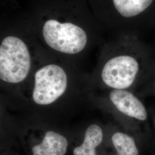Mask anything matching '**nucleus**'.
<instances>
[{"label":"nucleus","instance_id":"1","mask_svg":"<svg viewBox=\"0 0 155 155\" xmlns=\"http://www.w3.org/2000/svg\"><path fill=\"white\" fill-rule=\"evenodd\" d=\"M155 58V45L143 38L130 36L121 52L113 54L104 63L99 85L104 90H129L134 92L147 74Z\"/></svg>","mask_w":155,"mask_h":155},{"label":"nucleus","instance_id":"2","mask_svg":"<svg viewBox=\"0 0 155 155\" xmlns=\"http://www.w3.org/2000/svg\"><path fill=\"white\" fill-rule=\"evenodd\" d=\"M105 102L120 120L126 131L134 136L143 148L148 147L151 129L149 113L141 98L129 90H105Z\"/></svg>","mask_w":155,"mask_h":155},{"label":"nucleus","instance_id":"3","mask_svg":"<svg viewBox=\"0 0 155 155\" xmlns=\"http://www.w3.org/2000/svg\"><path fill=\"white\" fill-rule=\"evenodd\" d=\"M31 58L27 45L15 36H7L0 45V79L4 83L17 85L29 74Z\"/></svg>","mask_w":155,"mask_h":155},{"label":"nucleus","instance_id":"4","mask_svg":"<svg viewBox=\"0 0 155 155\" xmlns=\"http://www.w3.org/2000/svg\"><path fill=\"white\" fill-rule=\"evenodd\" d=\"M68 87V78L64 70L57 64H47L35 74L31 98L36 105L50 106L62 98Z\"/></svg>","mask_w":155,"mask_h":155},{"label":"nucleus","instance_id":"5","mask_svg":"<svg viewBox=\"0 0 155 155\" xmlns=\"http://www.w3.org/2000/svg\"><path fill=\"white\" fill-rule=\"evenodd\" d=\"M43 35L45 41L51 48L70 55L81 52L87 41L83 29L70 22L61 23L55 20L45 22Z\"/></svg>","mask_w":155,"mask_h":155},{"label":"nucleus","instance_id":"6","mask_svg":"<svg viewBox=\"0 0 155 155\" xmlns=\"http://www.w3.org/2000/svg\"><path fill=\"white\" fill-rule=\"evenodd\" d=\"M69 142L66 137L54 130H47L41 139L28 146V155H66Z\"/></svg>","mask_w":155,"mask_h":155},{"label":"nucleus","instance_id":"7","mask_svg":"<svg viewBox=\"0 0 155 155\" xmlns=\"http://www.w3.org/2000/svg\"><path fill=\"white\" fill-rule=\"evenodd\" d=\"M105 143V134L101 127L92 124L86 129L83 140L72 150L73 155H107L106 151H102Z\"/></svg>","mask_w":155,"mask_h":155},{"label":"nucleus","instance_id":"8","mask_svg":"<svg viewBox=\"0 0 155 155\" xmlns=\"http://www.w3.org/2000/svg\"><path fill=\"white\" fill-rule=\"evenodd\" d=\"M106 145L111 148L107 155H141L143 148L137 139L125 130H117L111 133Z\"/></svg>","mask_w":155,"mask_h":155},{"label":"nucleus","instance_id":"9","mask_svg":"<svg viewBox=\"0 0 155 155\" xmlns=\"http://www.w3.org/2000/svg\"><path fill=\"white\" fill-rule=\"evenodd\" d=\"M134 92L140 98L155 97V58L147 74Z\"/></svg>","mask_w":155,"mask_h":155},{"label":"nucleus","instance_id":"10","mask_svg":"<svg viewBox=\"0 0 155 155\" xmlns=\"http://www.w3.org/2000/svg\"><path fill=\"white\" fill-rule=\"evenodd\" d=\"M152 125L153 129L151 130V136L148 147L152 148L155 152V114L152 117Z\"/></svg>","mask_w":155,"mask_h":155},{"label":"nucleus","instance_id":"11","mask_svg":"<svg viewBox=\"0 0 155 155\" xmlns=\"http://www.w3.org/2000/svg\"><path fill=\"white\" fill-rule=\"evenodd\" d=\"M153 31H154V32H155V28H154V30H153Z\"/></svg>","mask_w":155,"mask_h":155}]
</instances>
